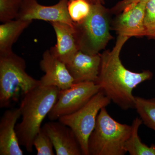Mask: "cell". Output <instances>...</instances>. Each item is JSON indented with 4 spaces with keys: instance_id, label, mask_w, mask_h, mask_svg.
Listing matches in <instances>:
<instances>
[{
    "instance_id": "cell-1",
    "label": "cell",
    "mask_w": 155,
    "mask_h": 155,
    "mask_svg": "<svg viewBox=\"0 0 155 155\" xmlns=\"http://www.w3.org/2000/svg\"><path fill=\"white\" fill-rule=\"evenodd\" d=\"M129 38L119 35L113 49L101 54L99 74L96 82L111 101L125 110L135 109L134 89L142 82L151 80L153 76L149 70L133 72L126 69L122 64L120 52Z\"/></svg>"
},
{
    "instance_id": "cell-2",
    "label": "cell",
    "mask_w": 155,
    "mask_h": 155,
    "mask_svg": "<svg viewBox=\"0 0 155 155\" xmlns=\"http://www.w3.org/2000/svg\"><path fill=\"white\" fill-rule=\"evenodd\" d=\"M60 91L55 87L39 85L23 97L19 106L22 120L15 128L19 144L28 152H32L34 139L55 104Z\"/></svg>"
},
{
    "instance_id": "cell-3",
    "label": "cell",
    "mask_w": 155,
    "mask_h": 155,
    "mask_svg": "<svg viewBox=\"0 0 155 155\" xmlns=\"http://www.w3.org/2000/svg\"><path fill=\"white\" fill-rule=\"evenodd\" d=\"M24 59L13 51L0 55V107L7 108L41 85L25 71Z\"/></svg>"
},
{
    "instance_id": "cell-4",
    "label": "cell",
    "mask_w": 155,
    "mask_h": 155,
    "mask_svg": "<svg viewBox=\"0 0 155 155\" xmlns=\"http://www.w3.org/2000/svg\"><path fill=\"white\" fill-rule=\"evenodd\" d=\"M131 125L116 121L102 108L88 142L89 155H124L125 142L131 134Z\"/></svg>"
},
{
    "instance_id": "cell-5",
    "label": "cell",
    "mask_w": 155,
    "mask_h": 155,
    "mask_svg": "<svg viewBox=\"0 0 155 155\" xmlns=\"http://www.w3.org/2000/svg\"><path fill=\"white\" fill-rule=\"evenodd\" d=\"M109 13L103 5H92L88 17L80 23H74L79 51L89 54H97L113 38L110 31Z\"/></svg>"
},
{
    "instance_id": "cell-6",
    "label": "cell",
    "mask_w": 155,
    "mask_h": 155,
    "mask_svg": "<svg viewBox=\"0 0 155 155\" xmlns=\"http://www.w3.org/2000/svg\"><path fill=\"white\" fill-rule=\"evenodd\" d=\"M111 102L101 90L78 110L58 119L73 130L80 144L82 155H89V138L95 126L97 117L101 109L106 107Z\"/></svg>"
},
{
    "instance_id": "cell-7",
    "label": "cell",
    "mask_w": 155,
    "mask_h": 155,
    "mask_svg": "<svg viewBox=\"0 0 155 155\" xmlns=\"http://www.w3.org/2000/svg\"><path fill=\"white\" fill-rule=\"evenodd\" d=\"M100 91L99 85L93 81L74 83L69 88L60 90L57 101L48 115L49 119L56 121L76 112Z\"/></svg>"
},
{
    "instance_id": "cell-8",
    "label": "cell",
    "mask_w": 155,
    "mask_h": 155,
    "mask_svg": "<svg viewBox=\"0 0 155 155\" xmlns=\"http://www.w3.org/2000/svg\"><path fill=\"white\" fill-rule=\"evenodd\" d=\"M69 0H60L56 5L44 6L37 0H22V5L16 19L44 20L48 22H60L74 27V22L69 16L68 10Z\"/></svg>"
},
{
    "instance_id": "cell-9",
    "label": "cell",
    "mask_w": 155,
    "mask_h": 155,
    "mask_svg": "<svg viewBox=\"0 0 155 155\" xmlns=\"http://www.w3.org/2000/svg\"><path fill=\"white\" fill-rule=\"evenodd\" d=\"M40 67L45 73L40 80L41 86L55 87L62 90L74 83L66 64L53 55L50 50L43 54Z\"/></svg>"
},
{
    "instance_id": "cell-10",
    "label": "cell",
    "mask_w": 155,
    "mask_h": 155,
    "mask_svg": "<svg viewBox=\"0 0 155 155\" xmlns=\"http://www.w3.org/2000/svg\"><path fill=\"white\" fill-rule=\"evenodd\" d=\"M42 128L51 140L56 155H82L76 136L68 126L59 121H51Z\"/></svg>"
},
{
    "instance_id": "cell-11",
    "label": "cell",
    "mask_w": 155,
    "mask_h": 155,
    "mask_svg": "<svg viewBox=\"0 0 155 155\" xmlns=\"http://www.w3.org/2000/svg\"><path fill=\"white\" fill-rule=\"evenodd\" d=\"M101 64V54L91 55L78 51L66 66L74 83L93 81L96 83Z\"/></svg>"
},
{
    "instance_id": "cell-12",
    "label": "cell",
    "mask_w": 155,
    "mask_h": 155,
    "mask_svg": "<svg viewBox=\"0 0 155 155\" xmlns=\"http://www.w3.org/2000/svg\"><path fill=\"white\" fill-rule=\"evenodd\" d=\"M20 117L19 107L7 110L2 116L0 120V155H23L15 128Z\"/></svg>"
},
{
    "instance_id": "cell-13",
    "label": "cell",
    "mask_w": 155,
    "mask_h": 155,
    "mask_svg": "<svg viewBox=\"0 0 155 155\" xmlns=\"http://www.w3.org/2000/svg\"><path fill=\"white\" fill-rule=\"evenodd\" d=\"M147 2L137 3L131 8L119 14L114 22L113 27L119 35L129 38L146 36L144 17Z\"/></svg>"
},
{
    "instance_id": "cell-14",
    "label": "cell",
    "mask_w": 155,
    "mask_h": 155,
    "mask_svg": "<svg viewBox=\"0 0 155 155\" xmlns=\"http://www.w3.org/2000/svg\"><path fill=\"white\" fill-rule=\"evenodd\" d=\"M50 23L57 37V43L50 49V51L53 55L66 64L79 51L74 27L63 22H51Z\"/></svg>"
},
{
    "instance_id": "cell-15",
    "label": "cell",
    "mask_w": 155,
    "mask_h": 155,
    "mask_svg": "<svg viewBox=\"0 0 155 155\" xmlns=\"http://www.w3.org/2000/svg\"><path fill=\"white\" fill-rule=\"evenodd\" d=\"M32 20L15 19L0 25V55L13 51L12 46Z\"/></svg>"
},
{
    "instance_id": "cell-16",
    "label": "cell",
    "mask_w": 155,
    "mask_h": 155,
    "mask_svg": "<svg viewBox=\"0 0 155 155\" xmlns=\"http://www.w3.org/2000/svg\"><path fill=\"white\" fill-rule=\"evenodd\" d=\"M142 124L140 118L136 117L134 119L131 134L125 142V150L130 155H155V144L148 146L142 142L139 136V128Z\"/></svg>"
},
{
    "instance_id": "cell-17",
    "label": "cell",
    "mask_w": 155,
    "mask_h": 155,
    "mask_svg": "<svg viewBox=\"0 0 155 155\" xmlns=\"http://www.w3.org/2000/svg\"><path fill=\"white\" fill-rule=\"evenodd\" d=\"M135 109L143 124L155 131V98L135 97Z\"/></svg>"
},
{
    "instance_id": "cell-18",
    "label": "cell",
    "mask_w": 155,
    "mask_h": 155,
    "mask_svg": "<svg viewBox=\"0 0 155 155\" xmlns=\"http://www.w3.org/2000/svg\"><path fill=\"white\" fill-rule=\"evenodd\" d=\"M92 5L85 0H69L68 10L69 16L74 23L84 21L90 14Z\"/></svg>"
},
{
    "instance_id": "cell-19",
    "label": "cell",
    "mask_w": 155,
    "mask_h": 155,
    "mask_svg": "<svg viewBox=\"0 0 155 155\" xmlns=\"http://www.w3.org/2000/svg\"><path fill=\"white\" fill-rule=\"evenodd\" d=\"M22 0H0V21L4 23L17 19Z\"/></svg>"
},
{
    "instance_id": "cell-20",
    "label": "cell",
    "mask_w": 155,
    "mask_h": 155,
    "mask_svg": "<svg viewBox=\"0 0 155 155\" xmlns=\"http://www.w3.org/2000/svg\"><path fill=\"white\" fill-rule=\"evenodd\" d=\"M38 155H54L52 142L43 128L41 127L33 142Z\"/></svg>"
},
{
    "instance_id": "cell-21",
    "label": "cell",
    "mask_w": 155,
    "mask_h": 155,
    "mask_svg": "<svg viewBox=\"0 0 155 155\" xmlns=\"http://www.w3.org/2000/svg\"><path fill=\"white\" fill-rule=\"evenodd\" d=\"M144 24L146 36L155 39V0L147 2L145 11Z\"/></svg>"
},
{
    "instance_id": "cell-22",
    "label": "cell",
    "mask_w": 155,
    "mask_h": 155,
    "mask_svg": "<svg viewBox=\"0 0 155 155\" xmlns=\"http://www.w3.org/2000/svg\"><path fill=\"white\" fill-rule=\"evenodd\" d=\"M149 0H122L119 2L111 10V13L119 14L123 11L131 8L137 3L142 2H148Z\"/></svg>"
},
{
    "instance_id": "cell-23",
    "label": "cell",
    "mask_w": 155,
    "mask_h": 155,
    "mask_svg": "<svg viewBox=\"0 0 155 155\" xmlns=\"http://www.w3.org/2000/svg\"><path fill=\"white\" fill-rule=\"evenodd\" d=\"M92 5H104V0H85Z\"/></svg>"
}]
</instances>
